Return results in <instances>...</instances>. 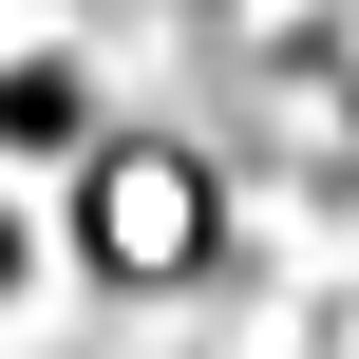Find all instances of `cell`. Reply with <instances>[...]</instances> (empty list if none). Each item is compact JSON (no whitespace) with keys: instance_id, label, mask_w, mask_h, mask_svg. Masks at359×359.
<instances>
[{"instance_id":"1","label":"cell","mask_w":359,"mask_h":359,"mask_svg":"<svg viewBox=\"0 0 359 359\" xmlns=\"http://www.w3.org/2000/svg\"><path fill=\"white\" fill-rule=\"evenodd\" d=\"M95 246H114V265H170V246H189V170H114V189H95Z\"/></svg>"}]
</instances>
